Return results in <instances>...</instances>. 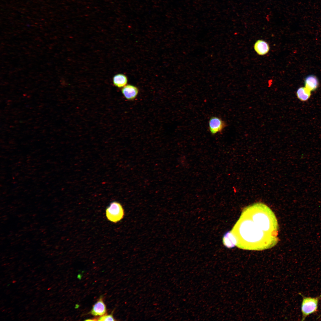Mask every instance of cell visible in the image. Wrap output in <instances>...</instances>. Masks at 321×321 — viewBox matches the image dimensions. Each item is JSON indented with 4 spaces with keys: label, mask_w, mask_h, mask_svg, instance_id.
<instances>
[{
    "label": "cell",
    "mask_w": 321,
    "mask_h": 321,
    "mask_svg": "<svg viewBox=\"0 0 321 321\" xmlns=\"http://www.w3.org/2000/svg\"><path fill=\"white\" fill-rule=\"evenodd\" d=\"M311 92L305 87H301L297 90L296 95L298 99L300 101H306L310 97Z\"/></svg>",
    "instance_id": "cell-12"
},
{
    "label": "cell",
    "mask_w": 321,
    "mask_h": 321,
    "mask_svg": "<svg viewBox=\"0 0 321 321\" xmlns=\"http://www.w3.org/2000/svg\"><path fill=\"white\" fill-rule=\"evenodd\" d=\"M128 79L125 75L119 73L115 75L113 78L114 85L119 88H123L127 85Z\"/></svg>",
    "instance_id": "cell-11"
},
{
    "label": "cell",
    "mask_w": 321,
    "mask_h": 321,
    "mask_svg": "<svg viewBox=\"0 0 321 321\" xmlns=\"http://www.w3.org/2000/svg\"><path fill=\"white\" fill-rule=\"evenodd\" d=\"M319 85L318 78L314 75H309L304 79L305 87L311 92L316 90L318 88Z\"/></svg>",
    "instance_id": "cell-8"
},
{
    "label": "cell",
    "mask_w": 321,
    "mask_h": 321,
    "mask_svg": "<svg viewBox=\"0 0 321 321\" xmlns=\"http://www.w3.org/2000/svg\"><path fill=\"white\" fill-rule=\"evenodd\" d=\"M320 317H321V315H320V316H319V317H318V318H319Z\"/></svg>",
    "instance_id": "cell-14"
},
{
    "label": "cell",
    "mask_w": 321,
    "mask_h": 321,
    "mask_svg": "<svg viewBox=\"0 0 321 321\" xmlns=\"http://www.w3.org/2000/svg\"><path fill=\"white\" fill-rule=\"evenodd\" d=\"M124 211L122 205L114 201L111 202L106 210V216L110 221L114 223L121 221L124 217Z\"/></svg>",
    "instance_id": "cell-4"
},
{
    "label": "cell",
    "mask_w": 321,
    "mask_h": 321,
    "mask_svg": "<svg viewBox=\"0 0 321 321\" xmlns=\"http://www.w3.org/2000/svg\"><path fill=\"white\" fill-rule=\"evenodd\" d=\"M255 51L259 55L263 56L268 54L270 50L268 43L262 40H257L254 45Z\"/></svg>",
    "instance_id": "cell-9"
},
{
    "label": "cell",
    "mask_w": 321,
    "mask_h": 321,
    "mask_svg": "<svg viewBox=\"0 0 321 321\" xmlns=\"http://www.w3.org/2000/svg\"><path fill=\"white\" fill-rule=\"evenodd\" d=\"M241 215L251 219L258 227L266 232L277 235L279 226L276 216L271 209L262 203L248 205Z\"/></svg>",
    "instance_id": "cell-2"
},
{
    "label": "cell",
    "mask_w": 321,
    "mask_h": 321,
    "mask_svg": "<svg viewBox=\"0 0 321 321\" xmlns=\"http://www.w3.org/2000/svg\"><path fill=\"white\" fill-rule=\"evenodd\" d=\"M222 241L224 245L229 248L235 247L237 243V239L231 231H228L224 235Z\"/></svg>",
    "instance_id": "cell-10"
},
{
    "label": "cell",
    "mask_w": 321,
    "mask_h": 321,
    "mask_svg": "<svg viewBox=\"0 0 321 321\" xmlns=\"http://www.w3.org/2000/svg\"><path fill=\"white\" fill-rule=\"evenodd\" d=\"M209 129L212 135L221 133L227 126L226 122L217 116L211 117L208 122Z\"/></svg>",
    "instance_id": "cell-5"
},
{
    "label": "cell",
    "mask_w": 321,
    "mask_h": 321,
    "mask_svg": "<svg viewBox=\"0 0 321 321\" xmlns=\"http://www.w3.org/2000/svg\"><path fill=\"white\" fill-rule=\"evenodd\" d=\"M231 231L237 239L236 246L241 249L264 250L274 246L278 241L277 235L262 230L241 214Z\"/></svg>",
    "instance_id": "cell-1"
},
{
    "label": "cell",
    "mask_w": 321,
    "mask_h": 321,
    "mask_svg": "<svg viewBox=\"0 0 321 321\" xmlns=\"http://www.w3.org/2000/svg\"><path fill=\"white\" fill-rule=\"evenodd\" d=\"M107 309L104 302L103 298L101 296L93 306L90 311V314L95 316H102L106 314Z\"/></svg>",
    "instance_id": "cell-6"
},
{
    "label": "cell",
    "mask_w": 321,
    "mask_h": 321,
    "mask_svg": "<svg viewBox=\"0 0 321 321\" xmlns=\"http://www.w3.org/2000/svg\"><path fill=\"white\" fill-rule=\"evenodd\" d=\"M121 92L125 98L128 100H134L138 95L139 90L136 86L127 84L122 88Z\"/></svg>",
    "instance_id": "cell-7"
},
{
    "label": "cell",
    "mask_w": 321,
    "mask_h": 321,
    "mask_svg": "<svg viewBox=\"0 0 321 321\" xmlns=\"http://www.w3.org/2000/svg\"><path fill=\"white\" fill-rule=\"evenodd\" d=\"M302 297L301 310L302 314L301 320H304L311 314L316 313L318 311V304L321 299V295L315 297L305 296L299 293Z\"/></svg>",
    "instance_id": "cell-3"
},
{
    "label": "cell",
    "mask_w": 321,
    "mask_h": 321,
    "mask_svg": "<svg viewBox=\"0 0 321 321\" xmlns=\"http://www.w3.org/2000/svg\"><path fill=\"white\" fill-rule=\"evenodd\" d=\"M96 320L105 321H115L116 320H115L114 318L113 317V313H111L110 314L107 315L106 314L103 315L101 316V317H99L98 319H97Z\"/></svg>",
    "instance_id": "cell-13"
}]
</instances>
